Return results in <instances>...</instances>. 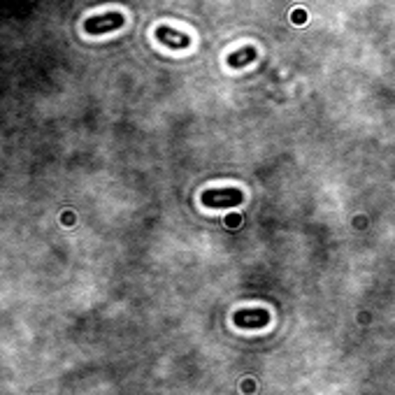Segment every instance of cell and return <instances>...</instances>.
I'll return each instance as SVG.
<instances>
[{"label": "cell", "instance_id": "cell-1", "mask_svg": "<svg viewBox=\"0 0 395 395\" xmlns=\"http://www.w3.org/2000/svg\"><path fill=\"white\" fill-rule=\"evenodd\" d=\"M205 207H235V205L245 202V193L240 188H209L202 193Z\"/></svg>", "mask_w": 395, "mask_h": 395}, {"label": "cell", "instance_id": "cell-2", "mask_svg": "<svg viewBox=\"0 0 395 395\" xmlns=\"http://www.w3.org/2000/svg\"><path fill=\"white\" fill-rule=\"evenodd\" d=\"M124 26V14L121 12H105V14H96V17H89L84 21V30L89 35H103V33H112V30H119Z\"/></svg>", "mask_w": 395, "mask_h": 395}, {"label": "cell", "instance_id": "cell-3", "mask_svg": "<svg viewBox=\"0 0 395 395\" xmlns=\"http://www.w3.org/2000/svg\"><path fill=\"white\" fill-rule=\"evenodd\" d=\"M233 321L238 328H265L270 323L268 309H240L235 311Z\"/></svg>", "mask_w": 395, "mask_h": 395}, {"label": "cell", "instance_id": "cell-4", "mask_svg": "<svg viewBox=\"0 0 395 395\" xmlns=\"http://www.w3.org/2000/svg\"><path fill=\"white\" fill-rule=\"evenodd\" d=\"M156 40L168 44L170 49H186L188 44H191V37L186 33H181V30H174L170 26H158L156 28Z\"/></svg>", "mask_w": 395, "mask_h": 395}, {"label": "cell", "instance_id": "cell-5", "mask_svg": "<svg viewBox=\"0 0 395 395\" xmlns=\"http://www.w3.org/2000/svg\"><path fill=\"white\" fill-rule=\"evenodd\" d=\"M256 58V49L254 47H242L240 51L228 56V67H245Z\"/></svg>", "mask_w": 395, "mask_h": 395}]
</instances>
